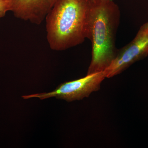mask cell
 Wrapping results in <instances>:
<instances>
[{"instance_id":"6da1fadb","label":"cell","mask_w":148,"mask_h":148,"mask_svg":"<svg viewBox=\"0 0 148 148\" xmlns=\"http://www.w3.org/2000/svg\"><path fill=\"white\" fill-rule=\"evenodd\" d=\"M119 6L112 0H90L86 38L91 43V60L87 75L104 71L116 57L120 22Z\"/></svg>"},{"instance_id":"7a4b0ae2","label":"cell","mask_w":148,"mask_h":148,"mask_svg":"<svg viewBox=\"0 0 148 148\" xmlns=\"http://www.w3.org/2000/svg\"><path fill=\"white\" fill-rule=\"evenodd\" d=\"M90 5V0H57L45 19L51 49L65 50L84 42Z\"/></svg>"},{"instance_id":"3957f363","label":"cell","mask_w":148,"mask_h":148,"mask_svg":"<svg viewBox=\"0 0 148 148\" xmlns=\"http://www.w3.org/2000/svg\"><path fill=\"white\" fill-rule=\"evenodd\" d=\"M106 78L104 71L89 74L79 79L62 84L52 92L24 95L22 98L25 99L37 98L44 100L55 97L68 102L80 101L87 98L92 92L98 91Z\"/></svg>"},{"instance_id":"277c9868","label":"cell","mask_w":148,"mask_h":148,"mask_svg":"<svg viewBox=\"0 0 148 148\" xmlns=\"http://www.w3.org/2000/svg\"><path fill=\"white\" fill-rule=\"evenodd\" d=\"M148 56V21L143 24L131 41L119 49L116 57L105 71L106 78L119 75Z\"/></svg>"},{"instance_id":"5b68a950","label":"cell","mask_w":148,"mask_h":148,"mask_svg":"<svg viewBox=\"0 0 148 148\" xmlns=\"http://www.w3.org/2000/svg\"><path fill=\"white\" fill-rule=\"evenodd\" d=\"M10 11L16 18L40 25L57 0H8Z\"/></svg>"},{"instance_id":"8992f818","label":"cell","mask_w":148,"mask_h":148,"mask_svg":"<svg viewBox=\"0 0 148 148\" xmlns=\"http://www.w3.org/2000/svg\"><path fill=\"white\" fill-rule=\"evenodd\" d=\"M8 11H10L8 0H0V18L3 17Z\"/></svg>"}]
</instances>
